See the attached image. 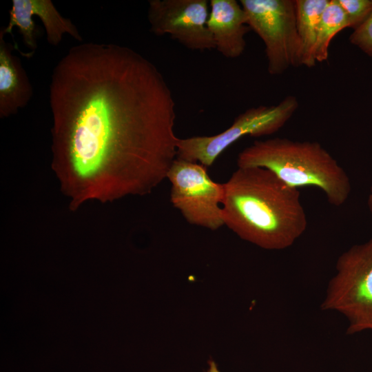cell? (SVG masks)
<instances>
[{
  "mask_svg": "<svg viewBox=\"0 0 372 372\" xmlns=\"http://www.w3.org/2000/svg\"><path fill=\"white\" fill-rule=\"evenodd\" d=\"M52 168L73 211L150 194L176 158V104L156 66L112 43L71 48L50 85Z\"/></svg>",
  "mask_w": 372,
  "mask_h": 372,
  "instance_id": "1",
  "label": "cell"
},
{
  "mask_svg": "<svg viewBox=\"0 0 372 372\" xmlns=\"http://www.w3.org/2000/svg\"><path fill=\"white\" fill-rule=\"evenodd\" d=\"M224 185V224L241 239L282 250L304 233L307 218L298 189L262 167H238Z\"/></svg>",
  "mask_w": 372,
  "mask_h": 372,
  "instance_id": "2",
  "label": "cell"
},
{
  "mask_svg": "<svg viewBox=\"0 0 372 372\" xmlns=\"http://www.w3.org/2000/svg\"><path fill=\"white\" fill-rule=\"evenodd\" d=\"M238 167H262L290 187H315L336 207L349 197L350 178L338 161L318 142L271 138L256 141L238 155Z\"/></svg>",
  "mask_w": 372,
  "mask_h": 372,
  "instance_id": "3",
  "label": "cell"
},
{
  "mask_svg": "<svg viewBox=\"0 0 372 372\" xmlns=\"http://www.w3.org/2000/svg\"><path fill=\"white\" fill-rule=\"evenodd\" d=\"M321 309L343 315L347 334L372 331V238L339 256Z\"/></svg>",
  "mask_w": 372,
  "mask_h": 372,
  "instance_id": "4",
  "label": "cell"
},
{
  "mask_svg": "<svg viewBox=\"0 0 372 372\" xmlns=\"http://www.w3.org/2000/svg\"><path fill=\"white\" fill-rule=\"evenodd\" d=\"M298 107V100L293 95L285 96L276 105L249 107L238 114L230 127L218 134L178 138L176 158L209 167L240 138L246 136L260 137L277 132Z\"/></svg>",
  "mask_w": 372,
  "mask_h": 372,
  "instance_id": "5",
  "label": "cell"
},
{
  "mask_svg": "<svg viewBox=\"0 0 372 372\" xmlns=\"http://www.w3.org/2000/svg\"><path fill=\"white\" fill-rule=\"evenodd\" d=\"M240 3L247 25L265 44L268 73L281 75L300 66L296 0H240Z\"/></svg>",
  "mask_w": 372,
  "mask_h": 372,
  "instance_id": "6",
  "label": "cell"
},
{
  "mask_svg": "<svg viewBox=\"0 0 372 372\" xmlns=\"http://www.w3.org/2000/svg\"><path fill=\"white\" fill-rule=\"evenodd\" d=\"M167 178L172 184L171 203L188 223L210 230L225 225L224 185L210 178L206 167L176 158Z\"/></svg>",
  "mask_w": 372,
  "mask_h": 372,
  "instance_id": "7",
  "label": "cell"
},
{
  "mask_svg": "<svg viewBox=\"0 0 372 372\" xmlns=\"http://www.w3.org/2000/svg\"><path fill=\"white\" fill-rule=\"evenodd\" d=\"M209 8L207 0H150V30L158 36L169 34L190 50L215 49L207 26Z\"/></svg>",
  "mask_w": 372,
  "mask_h": 372,
  "instance_id": "8",
  "label": "cell"
},
{
  "mask_svg": "<svg viewBox=\"0 0 372 372\" xmlns=\"http://www.w3.org/2000/svg\"><path fill=\"white\" fill-rule=\"evenodd\" d=\"M207 21L215 47L223 56L236 59L246 48L245 35L251 30L242 6L236 0H211Z\"/></svg>",
  "mask_w": 372,
  "mask_h": 372,
  "instance_id": "9",
  "label": "cell"
},
{
  "mask_svg": "<svg viewBox=\"0 0 372 372\" xmlns=\"http://www.w3.org/2000/svg\"><path fill=\"white\" fill-rule=\"evenodd\" d=\"M0 32V117L16 114L32 96L30 80L21 61L12 54L14 45L4 41Z\"/></svg>",
  "mask_w": 372,
  "mask_h": 372,
  "instance_id": "10",
  "label": "cell"
},
{
  "mask_svg": "<svg viewBox=\"0 0 372 372\" xmlns=\"http://www.w3.org/2000/svg\"><path fill=\"white\" fill-rule=\"evenodd\" d=\"M330 0H296V25L300 42L299 65L315 66L314 49L320 22Z\"/></svg>",
  "mask_w": 372,
  "mask_h": 372,
  "instance_id": "11",
  "label": "cell"
},
{
  "mask_svg": "<svg viewBox=\"0 0 372 372\" xmlns=\"http://www.w3.org/2000/svg\"><path fill=\"white\" fill-rule=\"evenodd\" d=\"M23 1L27 10L32 15L38 16L42 21L50 44L59 45L63 34H69L77 41H82L76 26L70 19L61 15L50 0Z\"/></svg>",
  "mask_w": 372,
  "mask_h": 372,
  "instance_id": "12",
  "label": "cell"
},
{
  "mask_svg": "<svg viewBox=\"0 0 372 372\" xmlns=\"http://www.w3.org/2000/svg\"><path fill=\"white\" fill-rule=\"evenodd\" d=\"M349 28L347 15L337 0H330L324 10L319 25L314 49L316 62L327 60L333 38L342 30Z\"/></svg>",
  "mask_w": 372,
  "mask_h": 372,
  "instance_id": "13",
  "label": "cell"
},
{
  "mask_svg": "<svg viewBox=\"0 0 372 372\" xmlns=\"http://www.w3.org/2000/svg\"><path fill=\"white\" fill-rule=\"evenodd\" d=\"M344 11L349 28L353 30L363 24L372 14V0H337Z\"/></svg>",
  "mask_w": 372,
  "mask_h": 372,
  "instance_id": "14",
  "label": "cell"
},
{
  "mask_svg": "<svg viewBox=\"0 0 372 372\" xmlns=\"http://www.w3.org/2000/svg\"><path fill=\"white\" fill-rule=\"evenodd\" d=\"M349 42L372 58V14L349 36Z\"/></svg>",
  "mask_w": 372,
  "mask_h": 372,
  "instance_id": "15",
  "label": "cell"
},
{
  "mask_svg": "<svg viewBox=\"0 0 372 372\" xmlns=\"http://www.w3.org/2000/svg\"><path fill=\"white\" fill-rule=\"evenodd\" d=\"M205 372H221V371L219 370L216 362L214 360L210 359L208 361V367Z\"/></svg>",
  "mask_w": 372,
  "mask_h": 372,
  "instance_id": "16",
  "label": "cell"
},
{
  "mask_svg": "<svg viewBox=\"0 0 372 372\" xmlns=\"http://www.w3.org/2000/svg\"><path fill=\"white\" fill-rule=\"evenodd\" d=\"M368 208L372 217V184L370 187L369 194L367 199Z\"/></svg>",
  "mask_w": 372,
  "mask_h": 372,
  "instance_id": "17",
  "label": "cell"
}]
</instances>
